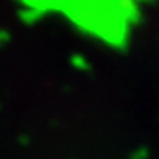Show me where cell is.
Listing matches in <instances>:
<instances>
[{
  "mask_svg": "<svg viewBox=\"0 0 159 159\" xmlns=\"http://www.w3.org/2000/svg\"><path fill=\"white\" fill-rule=\"evenodd\" d=\"M54 14H61L77 33L98 39L115 50H127L130 27L142 21L140 4L130 0L54 4Z\"/></svg>",
  "mask_w": 159,
  "mask_h": 159,
  "instance_id": "obj_1",
  "label": "cell"
},
{
  "mask_svg": "<svg viewBox=\"0 0 159 159\" xmlns=\"http://www.w3.org/2000/svg\"><path fill=\"white\" fill-rule=\"evenodd\" d=\"M54 14V4H31L21 2L17 6V19L23 25H37L39 21Z\"/></svg>",
  "mask_w": 159,
  "mask_h": 159,
  "instance_id": "obj_2",
  "label": "cell"
},
{
  "mask_svg": "<svg viewBox=\"0 0 159 159\" xmlns=\"http://www.w3.org/2000/svg\"><path fill=\"white\" fill-rule=\"evenodd\" d=\"M69 63H71L73 69L83 71V73H86V71L92 69V65H90L88 58H86V56H83V54H73L71 58H69Z\"/></svg>",
  "mask_w": 159,
  "mask_h": 159,
  "instance_id": "obj_3",
  "label": "cell"
},
{
  "mask_svg": "<svg viewBox=\"0 0 159 159\" xmlns=\"http://www.w3.org/2000/svg\"><path fill=\"white\" fill-rule=\"evenodd\" d=\"M148 157H150V150H148L146 146H140V148H136V150H132L127 159H148Z\"/></svg>",
  "mask_w": 159,
  "mask_h": 159,
  "instance_id": "obj_4",
  "label": "cell"
},
{
  "mask_svg": "<svg viewBox=\"0 0 159 159\" xmlns=\"http://www.w3.org/2000/svg\"><path fill=\"white\" fill-rule=\"evenodd\" d=\"M10 40H12V33H10L8 29H4V27H0V48L8 46Z\"/></svg>",
  "mask_w": 159,
  "mask_h": 159,
  "instance_id": "obj_5",
  "label": "cell"
},
{
  "mask_svg": "<svg viewBox=\"0 0 159 159\" xmlns=\"http://www.w3.org/2000/svg\"><path fill=\"white\" fill-rule=\"evenodd\" d=\"M17 142H19L21 146H27V144H29L31 140H29V136H27V134H21V136H19V138H17Z\"/></svg>",
  "mask_w": 159,
  "mask_h": 159,
  "instance_id": "obj_6",
  "label": "cell"
},
{
  "mask_svg": "<svg viewBox=\"0 0 159 159\" xmlns=\"http://www.w3.org/2000/svg\"><path fill=\"white\" fill-rule=\"evenodd\" d=\"M0 109H2V104H0Z\"/></svg>",
  "mask_w": 159,
  "mask_h": 159,
  "instance_id": "obj_7",
  "label": "cell"
}]
</instances>
